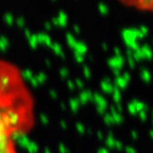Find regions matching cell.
Here are the masks:
<instances>
[{"mask_svg": "<svg viewBox=\"0 0 153 153\" xmlns=\"http://www.w3.org/2000/svg\"><path fill=\"white\" fill-rule=\"evenodd\" d=\"M122 78H123V80L127 82V83H129L130 80H131V74H130L129 72H125L123 73V76H121Z\"/></svg>", "mask_w": 153, "mask_h": 153, "instance_id": "603a6c76", "label": "cell"}, {"mask_svg": "<svg viewBox=\"0 0 153 153\" xmlns=\"http://www.w3.org/2000/svg\"><path fill=\"white\" fill-rule=\"evenodd\" d=\"M114 83H115L114 86H116L117 88H119V89H125V88H127V86H128V83L123 80V78H122L121 76H118V78H115Z\"/></svg>", "mask_w": 153, "mask_h": 153, "instance_id": "9c48e42d", "label": "cell"}, {"mask_svg": "<svg viewBox=\"0 0 153 153\" xmlns=\"http://www.w3.org/2000/svg\"><path fill=\"white\" fill-rule=\"evenodd\" d=\"M113 100L116 104H119V103H121V93H120V89L117 88L116 86H114V89H113Z\"/></svg>", "mask_w": 153, "mask_h": 153, "instance_id": "30bf717a", "label": "cell"}, {"mask_svg": "<svg viewBox=\"0 0 153 153\" xmlns=\"http://www.w3.org/2000/svg\"><path fill=\"white\" fill-rule=\"evenodd\" d=\"M133 32H134V35H135V37L137 38V39H141V38L145 37V36H144V34L140 31H139L138 29L133 28Z\"/></svg>", "mask_w": 153, "mask_h": 153, "instance_id": "2e32d148", "label": "cell"}, {"mask_svg": "<svg viewBox=\"0 0 153 153\" xmlns=\"http://www.w3.org/2000/svg\"><path fill=\"white\" fill-rule=\"evenodd\" d=\"M125 59L122 56H113L111 59H108V66L111 67L112 70L113 69H117V70H121L123 68V65H125Z\"/></svg>", "mask_w": 153, "mask_h": 153, "instance_id": "3957f363", "label": "cell"}, {"mask_svg": "<svg viewBox=\"0 0 153 153\" xmlns=\"http://www.w3.org/2000/svg\"><path fill=\"white\" fill-rule=\"evenodd\" d=\"M103 120H104V123L106 125H115L114 120H113V118H112L111 114H104V118H103Z\"/></svg>", "mask_w": 153, "mask_h": 153, "instance_id": "5bb4252c", "label": "cell"}, {"mask_svg": "<svg viewBox=\"0 0 153 153\" xmlns=\"http://www.w3.org/2000/svg\"><path fill=\"white\" fill-rule=\"evenodd\" d=\"M111 116L113 120H114V123L115 125H121L122 122H123V117H122L121 114H119L116 112V108H115L114 105H112L111 106Z\"/></svg>", "mask_w": 153, "mask_h": 153, "instance_id": "5b68a950", "label": "cell"}, {"mask_svg": "<svg viewBox=\"0 0 153 153\" xmlns=\"http://www.w3.org/2000/svg\"><path fill=\"white\" fill-rule=\"evenodd\" d=\"M140 50H141L144 58L146 60H149L150 61V60L153 59V51H152V49H151V47H150L148 44H145V45L140 48Z\"/></svg>", "mask_w": 153, "mask_h": 153, "instance_id": "8992f818", "label": "cell"}, {"mask_svg": "<svg viewBox=\"0 0 153 153\" xmlns=\"http://www.w3.org/2000/svg\"><path fill=\"white\" fill-rule=\"evenodd\" d=\"M128 111H129V113H130V114H131V115H133V116H134V115H136V114H137V113H136L135 108L133 106V104H132V103H129V104H128Z\"/></svg>", "mask_w": 153, "mask_h": 153, "instance_id": "ac0fdd59", "label": "cell"}, {"mask_svg": "<svg viewBox=\"0 0 153 153\" xmlns=\"http://www.w3.org/2000/svg\"><path fill=\"white\" fill-rule=\"evenodd\" d=\"M98 153H110V151L108 149H105V148H101V149H99Z\"/></svg>", "mask_w": 153, "mask_h": 153, "instance_id": "83f0119b", "label": "cell"}, {"mask_svg": "<svg viewBox=\"0 0 153 153\" xmlns=\"http://www.w3.org/2000/svg\"><path fill=\"white\" fill-rule=\"evenodd\" d=\"M95 101H96V103L98 104V106H99V108H102L103 110H105L106 106H108L106 100H105L102 96H100V95H98V94L95 95Z\"/></svg>", "mask_w": 153, "mask_h": 153, "instance_id": "ba28073f", "label": "cell"}, {"mask_svg": "<svg viewBox=\"0 0 153 153\" xmlns=\"http://www.w3.org/2000/svg\"><path fill=\"white\" fill-rule=\"evenodd\" d=\"M97 110H98V112H99V114H104V110H103L102 108L97 106Z\"/></svg>", "mask_w": 153, "mask_h": 153, "instance_id": "f546056e", "label": "cell"}, {"mask_svg": "<svg viewBox=\"0 0 153 153\" xmlns=\"http://www.w3.org/2000/svg\"><path fill=\"white\" fill-rule=\"evenodd\" d=\"M114 52H115V56H121V52H120V49L118 47H115L114 48Z\"/></svg>", "mask_w": 153, "mask_h": 153, "instance_id": "d4e9b609", "label": "cell"}, {"mask_svg": "<svg viewBox=\"0 0 153 153\" xmlns=\"http://www.w3.org/2000/svg\"><path fill=\"white\" fill-rule=\"evenodd\" d=\"M128 65L130 66L131 69H134V68H135V61L133 60L132 56H128Z\"/></svg>", "mask_w": 153, "mask_h": 153, "instance_id": "e0dca14e", "label": "cell"}, {"mask_svg": "<svg viewBox=\"0 0 153 153\" xmlns=\"http://www.w3.org/2000/svg\"><path fill=\"white\" fill-rule=\"evenodd\" d=\"M84 71H85V73H86L87 76H89V71H88V69H87V67H85V70H84Z\"/></svg>", "mask_w": 153, "mask_h": 153, "instance_id": "1f68e13d", "label": "cell"}, {"mask_svg": "<svg viewBox=\"0 0 153 153\" xmlns=\"http://www.w3.org/2000/svg\"><path fill=\"white\" fill-rule=\"evenodd\" d=\"M125 153H137V151H136V150L134 149L133 147H131V146L125 147Z\"/></svg>", "mask_w": 153, "mask_h": 153, "instance_id": "44dd1931", "label": "cell"}, {"mask_svg": "<svg viewBox=\"0 0 153 153\" xmlns=\"http://www.w3.org/2000/svg\"><path fill=\"white\" fill-rule=\"evenodd\" d=\"M152 115H153V112H152Z\"/></svg>", "mask_w": 153, "mask_h": 153, "instance_id": "d590c367", "label": "cell"}, {"mask_svg": "<svg viewBox=\"0 0 153 153\" xmlns=\"http://www.w3.org/2000/svg\"><path fill=\"white\" fill-rule=\"evenodd\" d=\"M102 47H103L104 50H108V46H106V44H102Z\"/></svg>", "mask_w": 153, "mask_h": 153, "instance_id": "836d02e7", "label": "cell"}, {"mask_svg": "<svg viewBox=\"0 0 153 153\" xmlns=\"http://www.w3.org/2000/svg\"><path fill=\"white\" fill-rule=\"evenodd\" d=\"M131 103H132L133 106L135 108L136 113H139V112H141L144 110V105H145V103H144V102H140V101L134 99V100H133Z\"/></svg>", "mask_w": 153, "mask_h": 153, "instance_id": "4fadbf2b", "label": "cell"}, {"mask_svg": "<svg viewBox=\"0 0 153 153\" xmlns=\"http://www.w3.org/2000/svg\"><path fill=\"white\" fill-rule=\"evenodd\" d=\"M138 115H139V118H140L141 121H146L147 120V113H145L144 111H141V112H139Z\"/></svg>", "mask_w": 153, "mask_h": 153, "instance_id": "7402d4cb", "label": "cell"}, {"mask_svg": "<svg viewBox=\"0 0 153 153\" xmlns=\"http://www.w3.org/2000/svg\"><path fill=\"white\" fill-rule=\"evenodd\" d=\"M113 73H114V76H116V78H118V76H121V74H120V70H117V69H113Z\"/></svg>", "mask_w": 153, "mask_h": 153, "instance_id": "4316f807", "label": "cell"}, {"mask_svg": "<svg viewBox=\"0 0 153 153\" xmlns=\"http://www.w3.org/2000/svg\"><path fill=\"white\" fill-rule=\"evenodd\" d=\"M138 30L141 32V33H143L144 36H147V35H148V33H149V30H148V28H147L146 26H140V28H139Z\"/></svg>", "mask_w": 153, "mask_h": 153, "instance_id": "d6986e66", "label": "cell"}, {"mask_svg": "<svg viewBox=\"0 0 153 153\" xmlns=\"http://www.w3.org/2000/svg\"><path fill=\"white\" fill-rule=\"evenodd\" d=\"M125 54H127V56H133V51L131 50V49H127V51H125Z\"/></svg>", "mask_w": 153, "mask_h": 153, "instance_id": "f1b7e54d", "label": "cell"}, {"mask_svg": "<svg viewBox=\"0 0 153 153\" xmlns=\"http://www.w3.org/2000/svg\"><path fill=\"white\" fill-rule=\"evenodd\" d=\"M98 137H99V139H102V138H103V135H102V133H101V132H98Z\"/></svg>", "mask_w": 153, "mask_h": 153, "instance_id": "4dcf8cb0", "label": "cell"}, {"mask_svg": "<svg viewBox=\"0 0 153 153\" xmlns=\"http://www.w3.org/2000/svg\"><path fill=\"white\" fill-rule=\"evenodd\" d=\"M36 123V101L22 70L0 56V153H19L18 138Z\"/></svg>", "mask_w": 153, "mask_h": 153, "instance_id": "6da1fadb", "label": "cell"}, {"mask_svg": "<svg viewBox=\"0 0 153 153\" xmlns=\"http://www.w3.org/2000/svg\"><path fill=\"white\" fill-rule=\"evenodd\" d=\"M140 78L145 83H149L151 81V72L147 69L146 67H141L140 68Z\"/></svg>", "mask_w": 153, "mask_h": 153, "instance_id": "52a82bcc", "label": "cell"}, {"mask_svg": "<svg viewBox=\"0 0 153 153\" xmlns=\"http://www.w3.org/2000/svg\"><path fill=\"white\" fill-rule=\"evenodd\" d=\"M131 135H132L133 139H137V138H138V133L136 132V131H132V132H131Z\"/></svg>", "mask_w": 153, "mask_h": 153, "instance_id": "484cf974", "label": "cell"}, {"mask_svg": "<svg viewBox=\"0 0 153 153\" xmlns=\"http://www.w3.org/2000/svg\"><path fill=\"white\" fill-rule=\"evenodd\" d=\"M115 108H116V112H117V113H119V114H121L122 111H123V108H122L121 103H119V104H116Z\"/></svg>", "mask_w": 153, "mask_h": 153, "instance_id": "cb8c5ba5", "label": "cell"}, {"mask_svg": "<svg viewBox=\"0 0 153 153\" xmlns=\"http://www.w3.org/2000/svg\"><path fill=\"white\" fill-rule=\"evenodd\" d=\"M99 11L102 15H106L108 13V7L104 3H100L99 4Z\"/></svg>", "mask_w": 153, "mask_h": 153, "instance_id": "9a60e30c", "label": "cell"}, {"mask_svg": "<svg viewBox=\"0 0 153 153\" xmlns=\"http://www.w3.org/2000/svg\"><path fill=\"white\" fill-rule=\"evenodd\" d=\"M79 130H80L81 132H83V128H82V125H79Z\"/></svg>", "mask_w": 153, "mask_h": 153, "instance_id": "e575fe53", "label": "cell"}, {"mask_svg": "<svg viewBox=\"0 0 153 153\" xmlns=\"http://www.w3.org/2000/svg\"><path fill=\"white\" fill-rule=\"evenodd\" d=\"M115 148L119 151H121L123 150V146H122V143L121 141H119V140H115Z\"/></svg>", "mask_w": 153, "mask_h": 153, "instance_id": "ffe728a7", "label": "cell"}, {"mask_svg": "<svg viewBox=\"0 0 153 153\" xmlns=\"http://www.w3.org/2000/svg\"><path fill=\"white\" fill-rule=\"evenodd\" d=\"M149 135H150V137L153 139V130H151V131L149 132Z\"/></svg>", "mask_w": 153, "mask_h": 153, "instance_id": "d6a6232c", "label": "cell"}, {"mask_svg": "<svg viewBox=\"0 0 153 153\" xmlns=\"http://www.w3.org/2000/svg\"><path fill=\"white\" fill-rule=\"evenodd\" d=\"M121 36L123 38V42L127 45L128 49H131L132 51H135V50H137L139 48L137 38L135 37L134 32H133V28L123 29L121 31Z\"/></svg>", "mask_w": 153, "mask_h": 153, "instance_id": "7a4b0ae2", "label": "cell"}, {"mask_svg": "<svg viewBox=\"0 0 153 153\" xmlns=\"http://www.w3.org/2000/svg\"><path fill=\"white\" fill-rule=\"evenodd\" d=\"M133 60L136 62H140V61H143V60H145V58H144L143 56V52H141V50H140V47H139L137 50H135V51H133V56H132Z\"/></svg>", "mask_w": 153, "mask_h": 153, "instance_id": "8fae6325", "label": "cell"}, {"mask_svg": "<svg viewBox=\"0 0 153 153\" xmlns=\"http://www.w3.org/2000/svg\"><path fill=\"white\" fill-rule=\"evenodd\" d=\"M101 89L104 91L105 94H108V95H111L113 93L114 85H113L112 81L108 78H105L104 80L101 82Z\"/></svg>", "mask_w": 153, "mask_h": 153, "instance_id": "277c9868", "label": "cell"}, {"mask_svg": "<svg viewBox=\"0 0 153 153\" xmlns=\"http://www.w3.org/2000/svg\"><path fill=\"white\" fill-rule=\"evenodd\" d=\"M105 144H106L108 148H110V149H114L115 148V139H114V134H113V132L108 133V138H106V140H105Z\"/></svg>", "mask_w": 153, "mask_h": 153, "instance_id": "7c38bea8", "label": "cell"}]
</instances>
